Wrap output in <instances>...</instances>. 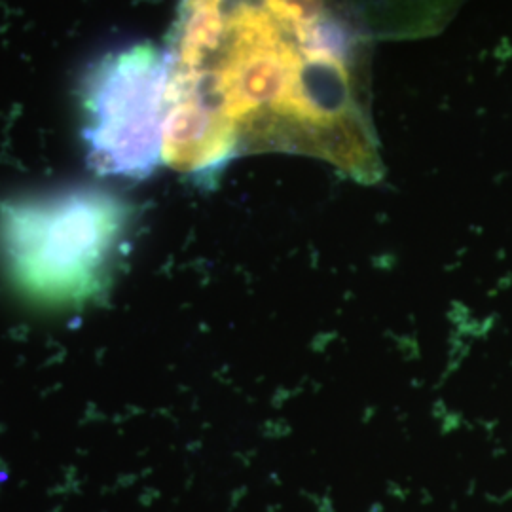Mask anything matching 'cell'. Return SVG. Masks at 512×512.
I'll return each instance as SVG.
<instances>
[{
	"instance_id": "1",
	"label": "cell",
	"mask_w": 512,
	"mask_h": 512,
	"mask_svg": "<svg viewBox=\"0 0 512 512\" xmlns=\"http://www.w3.org/2000/svg\"><path fill=\"white\" fill-rule=\"evenodd\" d=\"M165 57L164 164L192 181L258 152L382 179L368 42L346 0H181Z\"/></svg>"
},
{
	"instance_id": "3",
	"label": "cell",
	"mask_w": 512,
	"mask_h": 512,
	"mask_svg": "<svg viewBox=\"0 0 512 512\" xmlns=\"http://www.w3.org/2000/svg\"><path fill=\"white\" fill-rule=\"evenodd\" d=\"M167 57L131 44L95 61L82 82V137L97 175L148 179L164 164Z\"/></svg>"
},
{
	"instance_id": "2",
	"label": "cell",
	"mask_w": 512,
	"mask_h": 512,
	"mask_svg": "<svg viewBox=\"0 0 512 512\" xmlns=\"http://www.w3.org/2000/svg\"><path fill=\"white\" fill-rule=\"evenodd\" d=\"M133 207L116 192L74 184L0 203V262L42 306H84L109 289Z\"/></svg>"
}]
</instances>
